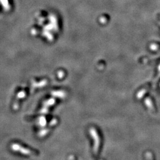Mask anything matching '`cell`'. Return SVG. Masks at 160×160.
Listing matches in <instances>:
<instances>
[{
    "label": "cell",
    "mask_w": 160,
    "mask_h": 160,
    "mask_svg": "<svg viewBox=\"0 0 160 160\" xmlns=\"http://www.w3.org/2000/svg\"><path fill=\"white\" fill-rule=\"evenodd\" d=\"M11 148L14 151L18 152L24 155H30L32 154V152L29 149L23 147V146H21L20 144L17 143L12 144L11 145Z\"/></svg>",
    "instance_id": "obj_1"
},
{
    "label": "cell",
    "mask_w": 160,
    "mask_h": 160,
    "mask_svg": "<svg viewBox=\"0 0 160 160\" xmlns=\"http://www.w3.org/2000/svg\"><path fill=\"white\" fill-rule=\"evenodd\" d=\"M90 133L92 138L94 139V151L96 154L98 152V148L100 146V138L98 135V133L96 132V130L94 128H91L90 130Z\"/></svg>",
    "instance_id": "obj_2"
},
{
    "label": "cell",
    "mask_w": 160,
    "mask_h": 160,
    "mask_svg": "<svg viewBox=\"0 0 160 160\" xmlns=\"http://www.w3.org/2000/svg\"><path fill=\"white\" fill-rule=\"evenodd\" d=\"M39 125L41 126H45L46 124V120L45 117L41 116L38 120Z\"/></svg>",
    "instance_id": "obj_3"
},
{
    "label": "cell",
    "mask_w": 160,
    "mask_h": 160,
    "mask_svg": "<svg viewBox=\"0 0 160 160\" xmlns=\"http://www.w3.org/2000/svg\"><path fill=\"white\" fill-rule=\"evenodd\" d=\"M55 101L54 99L53 98H51V99L48 100V101H46V102L44 103V107H48V106H50L52 105H53V104L55 103Z\"/></svg>",
    "instance_id": "obj_4"
},
{
    "label": "cell",
    "mask_w": 160,
    "mask_h": 160,
    "mask_svg": "<svg viewBox=\"0 0 160 160\" xmlns=\"http://www.w3.org/2000/svg\"><path fill=\"white\" fill-rule=\"evenodd\" d=\"M145 104L146 105V106H147L149 109H152L153 108L152 103V101L151 100L150 98H146V100H145Z\"/></svg>",
    "instance_id": "obj_5"
},
{
    "label": "cell",
    "mask_w": 160,
    "mask_h": 160,
    "mask_svg": "<svg viewBox=\"0 0 160 160\" xmlns=\"http://www.w3.org/2000/svg\"><path fill=\"white\" fill-rule=\"evenodd\" d=\"M25 96H26V93H25V92L23 91H20L19 93L17 94V97H16V98H17L18 100H19V99H21V98H24Z\"/></svg>",
    "instance_id": "obj_6"
},
{
    "label": "cell",
    "mask_w": 160,
    "mask_h": 160,
    "mask_svg": "<svg viewBox=\"0 0 160 160\" xmlns=\"http://www.w3.org/2000/svg\"><path fill=\"white\" fill-rule=\"evenodd\" d=\"M48 132V130H41L40 132L39 133V135L40 136H45V135Z\"/></svg>",
    "instance_id": "obj_7"
},
{
    "label": "cell",
    "mask_w": 160,
    "mask_h": 160,
    "mask_svg": "<svg viewBox=\"0 0 160 160\" xmlns=\"http://www.w3.org/2000/svg\"><path fill=\"white\" fill-rule=\"evenodd\" d=\"M145 91H143V92H141V93H140L139 92V94H138V98H139H139H142V97H143V96L144 95V94H145Z\"/></svg>",
    "instance_id": "obj_8"
}]
</instances>
